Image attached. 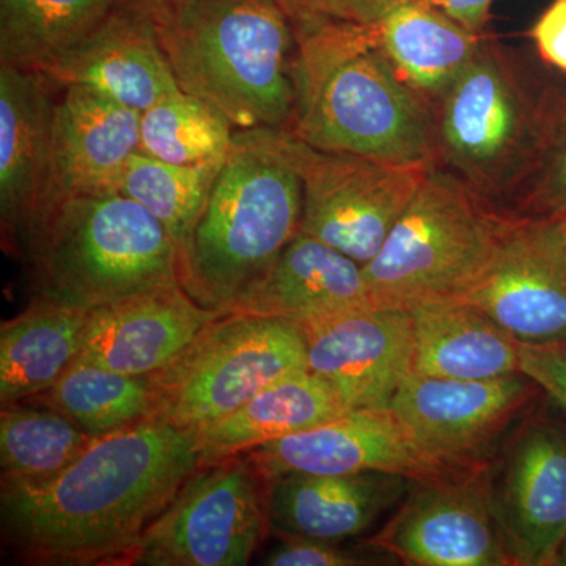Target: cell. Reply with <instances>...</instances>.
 Listing matches in <instances>:
<instances>
[{"label":"cell","instance_id":"obj_26","mask_svg":"<svg viewBox=\"0 0 566 566\" xmlns=\"http://www.w3.org/2000/svg\"><path fill=\"white\" fill-rule=\"evenodd\" d=\"M92 312V311H91ZM91 312L31 300L0 327V403H25L74 364Z\"/></svg>","mask_w":566,"mask_h":566},{"label":"cell","instance_id":"obj_5","mask_svg":"<svg viewBox=\"0 0 566 566\" xmlns=\"http://www.w3.org/2000/svg\"><path fill=\"white\" fill-rule=\"evenodd\" d=\"M25 255L31 300L80 311L180 283L177 244L122 193L61 200L33 230Z\"/></svg>","mask_w":566,"mask_h":566},{"label":"cell","instance_id":"obj_8","mask_svg":"<svg viewBox=\"0 0 566 566\" xmlns=\"http://www.w3.org/2000/svg\"><path fill=\"white\" fill-rule=\"evenodd\" d=\"M308 370L304 335L275 316L223 314L148 376L151 420L200 430L237 411L283 376Z\"/></svg>","mask_w":566,"mask_h":566},{"label":"cell","instance_id":"obj_19","mask_svg":"<svg viewBox=\"0 0 566 566\" xmlns=\"http://www.w3.org/2000/svg\"><path fill=\"white\" fill-rule=\"evenodd\" d=\"M54 87L40 71L0 65V222L14 255L28 253L46 188Z\"/></svg>","mask_w":566,"mask_h":566},{"label":"cell","instance_id":"obj_40","mask_svg":"<svg viewBox=\"0 0 566 566\" xmlns=\"http://www.w3.org/2000/svg\"><path fill=\"white\" fill-rule=\"evenodd\" d=\"M557 566H566V534L564 543H562L560 553H558Z\"/></svg>","mask_w":566,"mask_h":566},{"label":"cell","instance_id":"obj_37","mask_svg":"<svg viewBox=\"0 0 566 566\" xmlns=\"http://www.w3.org/2000/svg\"><path fill=\"white\" fill-rule=\"evenodd\" d=\"M468 31L482 35L494 0H424Z\"/></svg>","mask_w":566,"mask_h":566},{"label":"cell","instance_id":"obj_18","mask_svg":"<svg viewBox=\"0 0 566 566\" xmlns=\"http://www.w3.org/2000/svg\"><path fill=\"white\" fill-rule=\"evenodd\" d=\"M39 71L55 87L88 88L140 114L181 91L155 22L118 6Z\"/></svg>","mask_w":566,"mask_h":566},{"label":"cell","instance_id":"obj_16","mask_svg":"<svg viewBox=\"0 0 566 566\" xmlns=\"http://www.w3.org/2000/svg\"><path fill=\"white\" fill-rule=\"evenodd\" d=\"M264 480L289 474L390 472L412 480L446 471L428 463L389 409H353L311 430L244 452Z\"/></svg>","mask_w":566,"mask_h":566},{"label":"cell","instance_id":"obj_32","mask_svg":"<svg viewBox=\"0 0 566 566\" xmlns=\"http://www.w3.org/2000/svg\"><path fill=\"white\" fill-rule=\"evenodd\" d=\"M523 189L516 218L566 214V99H543L542 142Z\"/></svg>","mask_w":566,"mask_h":566},{"label":"cell","instance_id":"obj_2","mask_svg":"<svg viewBox=\"0 0 566 566\" xmlns=\"http://www.w3.org/2000/svg\"><path fill=\"white\" fill-rule=\"evenodd\" d=\"M292 18L296 103L289 132L316 150L436 164L433 111L398 76L371 25Z\"/></svg>","mask_w":566,"mask_h":566},{"label":"cell","instance_id":"obj_15","mask_svg":"<svg viewBox=\"0 0 566 566\" xmlns=\"http://www.w3.org/2000/svg\"><path fill=\"white\" fill-rule=\"evenodd\" d=\"M304 335L307 365L346 409H389L412 374L415 331L408 308H353L296 323Z\"/></svg>","mask_w":566,"mask_h":566},{"label":"cell","instance_id":"obj_41","mask_svg":"<svg viewBox=\"0 0 566 566\" xmlns=\"http://www.w3.org/2000/svg\"><path fill=\"white\" fill-rule=\"evenodd\" d=\"M394 2H397V0H375L376 9L379 7V10L386 9L387 6Z\"/></svg>","mask_w":566,"mask_h":566},{"label":"cell","instance_id":"obj_10","mask_svg":"<svg viewBox=\"0 0 566 566\" xmlns=\"http://www.w3.org/2000/svg\"><path fill=\"white\" fill-rule=\"evenodd\" d=\"M271 532L266 482L244 453L200 465L142 536L133 565L243 566Z\"/></svg>","mask_w":566,"mask_h":566},{"label":"cell","instance_id":"obj_34","mask_svg":"<svg viewBox=\"0 0 566 566\" xmlns=\"http://www.w3.org/2000/svg\"><path fill=\"white\" fill-rule=\"evenodd\" d=\"M521 371L531 376L566 415V349L531 348L521 345Z\"/></svg>","mask_w":566,"mask_h":566},{"label":"cell","instance_id":"obj_29","mask_svg":"<svg viewBox=\"0 0 566 566\" xmlns=\"http://www.w3.org/2000/svg\"><path fill=\"white\" fill-rule=\"evenodd\" d=\"M96 439L44 406H6L0 415L2 482L50 479L69 468Z\"/></svg>","mask_w":566,"mask_h":566},{"label":"cell","instance_id":"obj_11","mask_svg":"<svg viewBox=\"0 0 566 566\" xmlns=\"http://www.w3.org/2000/svg\"><path fill=\"white\" fill-rule=\"evenodd\" d=\"M289 145L303 178L300 233L360 264L370 262L382 248L433 166L316 150L290 132Z\"/></svg>","mask_w":566,"mask_h":566},{"label":"cell","instance_id":"obj_14","mask_svg":"<svg viewBox=\"0 0 566 566\" xmlns=\"http://www.w3.org/2000/svg\"><path fill=\"white\" fill-rule=\"evenodd\" d=\"M517 344L566 349V259L547 218H510L485 274L460 297Z\"/></svg>","mask_w":566,"mask_h":566},{"label":"cell","instance_id":"obj_27","mask_svg":"<svg viewBox=\"0 0 566 566\" xmlns=\"http://www.w3.org/2000/svg\"><path fill=\"white\" fill-rule=\"evenodd\" d=\"M25 403L44 406L103 438L153 416L148 376L118 374L98 365L74 363L51 386Z\"/></svg>","mask_w":566,"mask_h":566},{"label":"cell","instance_id":"obj_20","mask_svg":"<svg viewBox=\"0 0 566 566\" xmlns=\"http://www.w3.org/2000/svg\"><path fill=\"white\" fill-rule=\"evenodd\" d=\"M221 315L196 303L180 283L132 294L91 312L74 363L150 376Z\"/></svg>","mask_w":566,"mask_h":566},{"label":"cell","instance_id":"obj_23","mask_svg":"<svg viewBox=\"0 0 566 566\" xmlns=\"http://www.w3.org/2000/svg\"><path fill=\"white\" fill-rule=\"evenodd\" d=\"M408 311L415 331L412 374L450 379L521 374V345L475 305L433 301Z\"/></svg>","mask_w":566,"mask_h":566},{"label":"cell","instance_id":"obj_28","mask_svg":"<svg viewBox=\"0 0 566 566\" xmlns=\"http://www.w3.org/2000/svg\"><path fill=\"white\" fill-rule=\"evenodd\" d=\"M115 6L117 0H0V65L39 71Z\"/></svg>","mask_w":566,"mask_h":566},{"label":"cell","instance_id":"obj_9","mask_svg":"<svg viewBox=\"0 0 566 566\" xmlns=\"http://www.w3.org/2000/svg\"><path fill=\"white\" fill-rule=\"evenodd\" d=\"M545 395L523 371L493 379L411 374L389 408L423 460L464 472L490 464Z\"/></svg>","mask_w":566,"mask_h":566},{"label":"cell","instance_id":"obj_35","mask_svg":"<svg viewBox=\"0 0 566 566\" xmlns=\"http://www.w3.org/2000/svg\"><path fill=\"white\" fill-rule=\"evenodd\" d=\"M543 61L566 71V0H554L532 29Z\"/></svg>","mask_w":566,"mask_h":566},{"label":"cell","instance_id":"obj_24","mask_svg":"<svg viewBox=\"0 0 566 566\" xmlns=\"http://www.w3.org/2000/svg\"><path fill=\"white\" fill-rule=\"evenodd\" d=\"M348 412L333 387L311 370L283 376L218 422L193 431L200 465L219 463L311 430Z\"/></svg>","mask_w":566,"mask_h":566},{"label":"cell","instance_id":"obj_4","mask_svg":"<svg viewBox=\"0 0 566 566\" xmlns=\"http://www.w3.org/2000/svg\"><path fill=\"white\" fill-rule=\"evenodd\" d=\"M156 29L182 92L237 129L290 128L297 41L283 0H182Z\"/></svg>","mask_w":566,"mask_h":566},{"label":"cell","instance_id":"obj_12","mask_svg":"<svg viewBox=\"0 0 566 566\" xmlns=\"http://www.w3.org/2000/svg\"><path fill=\"white\" fill-rule=\"evenodd\" d=\"M486 485L513 566H557L566 534V423L536 406L486 465Z\"/></svg>","mask_w":566,"mask_h":566},{"label":"cell","instance_id":"obj_33","mask_svg":"<svg viewBox=\"0 0 566 566\" xmlns=\"http://www.w3.org/2000/svg\"><path fill=\"white\" fill-rule=\"evenodd\" d=\"M268 566H390L400 564L394 554L370 539L346 542L281 536V543L263 558Z\"/></svg>","mask_w":566,"mask_h":566},{"label":"cell","instance_id":"obj_1","mask_svg":"<svg viewBox=\"0 0 566 566\" xmlns=\"http://www.w3.org/2000/svg\"><path fill=\"white\" fill-rule=\"evenodd\" d=\"M200 468L196 438L144 420L39 482L0 486L2 538L32 566H132L142 536Z\"/></svg>","mask_w":566,"mask_h":566},{"label":"cell","instance_id":"obj_7","mask_svg":"<svg viewBox=\"0 0 566 566\" xmlns=\"http://www.w3.org/2000/svg\"><path fill=\"white\" fill-rule=\"evenodd\" d=\"M434 107L436 164L497 212L495 200L523 188L534 169L543 102L531 95L512 57L483 39Z\"/></svg>","mask_w":566,"mask_h":566},{"label":"cell","instance_id":"obj_17","mask_svg":"<svg viewBox=\"0 0 566 566\" xmlns=\"http://www.w3.org/2000/svg\"><path fill=\"white\" fill-rule=\"evenodd\" d=\"M139 145V111L88 88H63L55 102L50 170L33 230L66 197L118 193L126 164Z\"/></svg>","mask_w":566,"mask_h":566},{"label":"cell","instance_id":"obj_30","mask_svg":"<svg viewBox=\"0 0 566 566\" xmlns=\"http://www.w3.org/2000/svg\"><path fill=\"white\" fill-rule=\"evenodd\" d=\"M234 132L233 123L218 107L178 91L142 112L139 150L180 166L223 164Z\"/></svg>","mask_w":566,"mask_h":566},{"label":"cell","instance_id":"obj_39","mask_svg":"<svg viewBox=\"0 0 566 566\" xmlns=\"http://www.w3.org/2000/svg\"><path fill=\"white\" fill-rule=\"evenodd\" d=\"M551 223H553L554 233H556L558 244L566 259V214L551 216Z\"/></svg>","mask_w":566,"mask_h":566},{"label":"cell","instance_id":"obj_22","mask_svg":"<svg viewBox=\"0 0 566 566\" xmlns=\"http://www.w3.org/2000/svg\"><path fill=\"white\" fill-rule=\"evenodd\" d=\"M368 305L375 304L363 264L300 233L226 314L275 316L300 323Z\"/></svg>","mask_w":566,"mask_h":566},{"label":"cell","instance_id":"obj_31","mask_svg":"<svg viewBox=\"0 0 566 566\" xmlns=\"http://www.w3.org/2000/svg\"><path fill=\"white\" fill-rule=\"evenodd\" d=\"M222 164L180 166L137 150L126 164L118 193L142 205L181 251L202 214Z\"/></svg>","mask_w":566,"mask_h":566},{"label":"cell","instance_id":"obj_25","mask_svg":"<svg viewBox=\"0 0 566 566\" xmlns=\"http://www.w3.org/2000/svg\"><path fill=\"white\" fill-rule=\"evenodd\" d=\"M368 25L398 76L430 107L463 73L483 41L424 0H397Z\"/></svg>","mask_w":566,"mask_h":566},{"label":"cell","instance_id":"obj_3","mask_svg":"<svg viewBox=\"0 0 566 566\" xmlns=\"http://www.w3.org/2000/svg\"><path fill=\"white\" fill-rule=\"evenodd\" d=\"M303 178L283 128L237 129L202 214L178 252L180 285L226 314L300 234Z\"/></svg>","mask_w":566,"mask_h":566},{"label":"cell","instance_id":"obj_13","mask_svg":"<svg viewBox=\"0 0 566 566\" xmlns=\"http://www.w3.org/2000/svg\"><path fill=\"white\" fill-rule=\"evenodd\" d=\"M400 564L513 566L491 509L485 468L412 480L374 536Z\"/></svg>","mask_w":566,"mask_h":566},{"label":"cell","instance_id":"obj_6","mask_svg":"<svg viewBox=\"0 0 566 566\" xmlns=\"http://www.w3.org/2000/svg\"><path fill=\"white\" fill-rule=\"evenodd\" d=\"M506 219L433 164L382 248L363 264L371 301L409 308L460 300L493 262Z\"/></svg>","mask_w":566,"mask_h":566},{"label":"cell","instance_id":"obj_38","mask_svg":"<svg viewBox=\"0 0 566 566\" xmlns=\"http://www.w3.org/2000/svg\"><path fill=\"white\" fill-rule=\"evenodd\" d=\"M181 2L182 0H117V6L137 11V13L144 14V17L150 18V20L155 22V25H158L161 24Z\"/></svg>","mask_w":566,"mask_h":566},{"label":"cell","instance_id":"obj_21","mask_svg":"<svg viewBox=\"0 0 566 566\" xmlns=\"http://www.w3.org/2000/svg\"><path fill=\"white\" fill-rule=\"evenodd\" d=\"M411 485V476L390 472L275 476L266 482L271 532L327 542L359 539L392 515Z\"/></svg>","mask_w":566,"mask_h":566},{"label":"cell","instance_id":"obj_36","mask_svg":"<svg viewBox=\"0 0 566 566\" xmlns=\"http://www.w3.org/2000/svg\"><path fill=\"white\" fill-rule=\"evenodd\" d=\"M374 0H283L290 14H322L363 24Z\"/></svg>","mask_w":566,"mask_h":566}]
</instances>
